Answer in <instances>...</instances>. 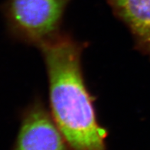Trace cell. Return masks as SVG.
<instances>
[{"label":"cell","instance_id":"1","mask_svg":"<svg viewBox=\"0 0 150 150\" xmlns=\"http://www.w3.org/2000/svg\"><path fill=\"white\" fill-rule=\"evenodd\" d=\"M87 46L61 32L39 47L47 74L50 112L70 150H107L108 131L99 122L95 97L83 73Z\"/></svg>","mask_w":150,"mask_h":150},{"label":"cell","instance_id":"2","mask_svg":"<svg viewBox=\"0 0 150 150\" xmlns=\"http://www.w3.org/2000/svg\"><path fill=\"white\" fill-rule=\"evenodd\" d=\"M71 0H6L0 9L8 35L39 48L62 32L61 25Z\"/></svg>","mask_w":150,"mask_h":150},{"label":"cell","instance_id":"3","mask_svg":"<svg viewBox=\"0 0 150 150\" xmlns=\"http://www.w3.org/2000/svg\"><path fill=\"white\" fill-rule=\"evenodd\" d=\"M12 150H70L50 110L40 97L24 109Z\"/></svg>","mask_w":150,"mask_h":150},{"label":"cell","instance_id":"4","mask_svg":"<svg viewBox=\"0 0 150 150\" xmlns=\"http://www.w3.org/2000/svg\"><path fill=\"white\" fill-rule=\"evenodd\" d=\"M130 32L135 47L150 59V0H105Z\"/></svg>","mask_w":150,"mask_h":150}]
</instances>
